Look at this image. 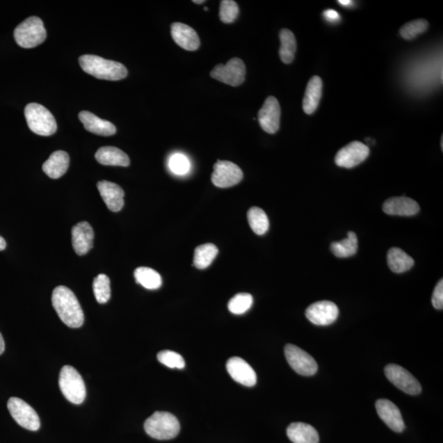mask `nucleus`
Returning a JSON list of instances; mask_svg holds the SVG:
<instances>
[{
  "label": "nucleus",
  "instance_id": "1",
  "mask_svg": "<svg viewBox=\"0 0 443 443\" xmlns=\"http://www.w3.org/2000/svg\"><path fill=\"white\" fill-rule=\"evenodd\" d=\"M52 304L58 317L67 326L77 328L83 325V310L75 294L67 287L58 286L54 289Z\"/></svg>",
  "mask_w": 443,
  "mask_h": 443
},
{
  "label": "nucleus",
  "instance_id": "2",
  "mask_svg": "<svg viewBox=\"0 0 443 443\" xmlns=\"http://www.w3.org/2000/svg\"><path fill=\"white\" fill-rule=\"evenodd\" d=\"M79 63L82 70L95 79L120 81L127 76V67L121 63L108 61L97 56L85 54L79 58Z\"/></svg>",
  "mask_w": 443,
  "mask_h": 443
},
{
  "label": "nucleus",
  "instance_id": "3",
  "mask_svg": "<svg viewBox=\"0 0 443 443\" xmlns=\"http://www.w3.org/2000/svg\"><path fill=\"white\" fill-rule=\"evenodd\" d=\"M145 431L147 435L158 440H170L176 437L180 432V423L175 415L156 411L145 420Z\"/></svg>",
  "mask_w": 443,
  "mask_h": 443
},
{
  "label": "nucleus",
  "instance_id": "4",
  "mask_svg": "<svg viewBox=\"0 0 443 443\" xmlns=\"http://www.w3.org/2000/svg\"><path fill=\"white\" fill-rule=\"evenodd\" d=\"M25 117L30 130L36 135L49 136L57 131L56 118L43 105L36 103L27 104Z\"/></svg>",
  "mask_w": 443,
  "mask_h": 443
},
{
  "label": "nucleus",
  "instance_id": "5",
  "mask_svg": "<svg viewBox=\"0 0 443 443\" xmlns=\"http://www.w3.org/2000/svg\"><path fill=\"white\" fill-rule=\"evenodd\" d=\"M58 385L63 395L71 403L80 405L85 401L86 389L83 379L79 371L70 365L62 368Z\"/></svg>",
  "mask_w": 443,
  "mask_h": 443
},
{
  "label": "nucleus",
  "instance_id": "6",
  "mask_svg": "<svg viewBox=\"0 0 443 443\" xmlns=\"http://www.w3.org/2000/svg\"><path fill=\"white\" fill-rule=\"evenodd\" d=\"M42 20L38 17H30L15 31V38L19 47L24 49H31L38 47L47 39Z\"/></svg>",
  "mask_w": 443,
  "mask_h": 443
},
{
  "label": "nucleus",
  "instance_id": "7",
  "mask_svg": "<svg viewBox=\"0 0 443 443\" xmlns=\"http://www.w3.org/2000/svg\"><path fill=\"white\" fill-rule=\"evenodd\" d=\"M8 409L12 417L19 426L30 431H38L40 427L39 415L26 401L17 397H11L8 401Z\"/></svg>",
  "mask_w": 443,
  "mask_h": 443
},
{
  "label": "nucleus",
  "instance_id": "8",
  "mask_svg": "<svg viewBox=\"0 0 443 443\" xmlns=\"http://www.w3.org/2000/svg\"><path fill=\"white\" fill-rule=\"evenodd\" d=\"M213 79L232 86L243 83L245 76V66L239 58H232L226 65H218L210 72Z\"/></svg>",
  "mask_w": 443,
  "mask_h": 443
},
{
  "label": "nucleus",
  "instance_id": "9",
  "mask_svg": "<svg viewBox=\"0 0 443 443\" xmlns=\"http://www.w3.org/2000/svg\"><path fill=\"white\" fill-rule=\"evenodd\" d=\"M287 362L294 371L303 376H312L318 371V364L307 351L295 345L285 346Z\"/></svg>",
  "mask_w": 443,
  "mask_h": 443
},
{
  "label": "nucleus",
  "instance_id": "10",
  "mask_svg": "<svg viewBox=\"0 0 443 443\" xmlns=\"http://www.w3.org/2000/svg\"><path fill=\"white\" fill-rule=\"evenodd\" d=\"M385 372L388 380L405 394L418 395L421 392L422 387L417 379L400 365L388 364Z\"/></svg>",
  "mask_w": 443,
  "mask_h": 443
},
{
  "label": "nucleus",
  "instance_id": "11",
  "mask_svg": "<svg viewBox=\"0 0 443 443\" xmlns=\"http://www.w3.org/2000/svg\"><path fill=\"white\" fill-rule=\"evenodd\" d=\"M243 178V172L230 161H218L214 166L211 180L219 188H228L239 184Z\"/></svg>",
  "mask_w": 443,
  "mask_h": 443
},
{
  "label": "nucleus",
  "instance_id": "12",
  "mask_svg": "<svg viewBox=\"0 0 443 443\" xmlns=\"http://www.w3.org/2000/svg\"><path fill=\"white\" fill-rule=\"evenodd\" d=\"M369 148L360 141H353L341 148L335 157L337 166L353 168L363 163L369 157Z\"/></svg>",
  "mask_w": 443,
  "mask_h": 443
},
{
  "label": "nucleus",
  "instance_id": "13",
  "mask_svg": "<svg viewBox=\"0 0 443 443\" xmlns=\"http://www.w3.org/2000/svg\"><path fill=\"white\" fill-rule=\"evenodd\" d=\"M339 309L332 301L322 300L315 303L307 308L305 316L315 325L327 326L337 321Z\"/></svg>",
  "mask_w": 443,
  "mask_h": 443
},
{
  "label": "nucleus",
  "instance_id": "14",
  "mask_svg": "<svg viewBox=\"0 0 443 443\" xmlns=\"http://www.w3.org/2000/svg\"><path fill=\"white\" fill-rule=\"evenodd\" d=\"M258 118L264 131L269 134H276L280 127L281 108L275 97H269L266 99L259 111Z\"/></svg>",
  "mask_w": 443,
  "mask_h": 443
},
{
  "label": "nucleus",
  "instance_id": "15",
  "mask_svg": "<svg viewBox=\"0 0 443 443\" xmlns=\"http://www.w3.org/2000/svg\"><path fill=\"white\" fill-rule=\"evenodd\" d=\"M227 371L234 381L245 387L257 385V376L252 367L240 357H232L227 360Z\"/></svg>",
  "mask_w": 443,
  "mask_h": 443
},
{
  "label": "nucleus",
  "instance_id": "16",
  "mask_svg": "<svg viewBox=\"0 0 443 443\" xmlns=\"http://www.w3.org/2000/svg\"><path fill=\"white\" fill-rule=\"evenodd\" d=\"M376 410L383 422H385L392 430L401 433L404 430L405 423L398 408L387 399L378 400Z\"/></svg>",
  "mask_w": 443,
  "mask_h": 443
},
{
  "label": "nucleus",
  "instance_id": "17",
  "mask_svg": "<svg viewBox=\"0 0 443 443\" xmlns=\"http://www.w3.org/2000/svg\"><path fill=\"white\" fill-rule=\"evenodd\" d=\"M94 231L88 222H81L72 227V241L73 249L79 255L88 254L93 248Z\"/></svg>",
  "mask_w": 443,
  "mask_h": 443
},
{
  "label": "nucleus",
  "instance_id": "18",
  "mask_svg": "<svg viewBox=\"0 0 443 443\" xmlns=\"http://www.w3.org/2000/svg\"><path fill=\"white\" fill-rule=\"evenodd\" d=\"M171 34L173 40L182 49L188 51H195L200 47V41L198 34L193 27L188 25L175 22L171 26Z\"/></svg>",
  "mask_w": 443,
  "mask_h": 443
},
{
  "label": "nucleus",
  "instance_id": "19",
  "mask_svg": "<svg viewBox=\"0 0 443 443\" xmlns=\"http://www.w3.org/2000/svg\"><path fill=\"white\" fill-rule=\"evenodd\" d=\"M100 195L112 212H118L124 205V191L111 182L102 181L97 184Z\"/></svg>",
  "mask_w": 443,
  "mask_h": 443
},
{
  "label": "nucleus",
  "instance_id": "20",
  "mask_svg": "<svg viewBox=\"0 0 443 443\" xmlns=\"http://www.w3.org/2000/svg\"><path fill=\"white\" fill-rule=\"evenodd\" d=\"M382 210L388 216L409 217L419 212V205L415 200L401 196L387 200L382 205Z\"/></svg>",
  "mask_w": 443,
  "mask_h": 443
},
{
  "label": "nucleus",
  "instance_id": "21",
  "mask_svg": "<svg viewBox=\"0 0 443 443\" xmlns=\"http://www.w3.org/2000/svg\"><path fill=\"white\" fill-rule=\"evenodd\" d=\"M79 120L85 129L91 134L103 136H111L116 134V127L112 122L102 120L89 111L81 112Z\"/></svg>",
  "mask_w": 443,
  "mask_h": 443
},
{
  "label": "nucleus",
  "instance_id": "22",
  "mask_svg": "<svg viewBox=\"0 0 443 443\" xmlns=\"http://www.w3.org/2000/svg\"><path fill=\"white\" fill-rule=\"evenodd\" d=\"M70 167V155L63 150H58L50 155L42 166V170L50 178L58 179L65 175Z\"/></svg>",
  "mask_w": 443,
  "mask_h": 443
},
{
  "label": "nucleus",
  "instance_id": "23",
  "mask_svg": "<svg viewBox=\"0 0 443 443\" xmlns=\"http://www.w3.org/2000/svg\"><path fill=\"white\" fill-rule=\"evenodd\" d=\"M95 159L103 166L127 167L130 166L129 155L113 146H104L95 153Z\"/></svg>",
  "mask_w": 443,
  "mask_h": 443
},
{
  "label": "nucleus",
  "instance_id": "24",
  "mask_svg": "<svg viewBox=\"0 0 443 443\" xmlns=\"http://www.w3.org/2000/svg\"><path fill=\"white\" fill-rule=\"evenodd\" d=\"M323 81L319 76H314L308 82L303 99V109L307 114L316 111L322 98Z\"/></svg>",
  "mask_w": 443,
  "mask_h": 443
},
{
  "label": "nucleus",
  "instance_id": "25",
  "mask_svg": "<svg viewBox=\"0 0 443 443\" xmlns=\"http://www.w3.org/2000/svg\"><path fill=\"white\" fill-rule=\"evenodd\" d=\"M287 437L293 443H319L316 429L305 423H292L287 429Z\"/></svg>",
  "mask_w": 443,
  "mask_h": 443
},
{
  "label": "nucleus",
  "instance_id": "26",
  "mask_svg": "<svg viewBox=\"0 0 443 443\" xmlns=\"http://www.w3.org/2000/svg\"><path fill=\"white\" fill-rule=\"evenodd\" d=\"M387 264L391 271L396 273H403L414 266V261L404 250L392 248L387 253Z\"/></svg>",
  "mask_w": 443,
  "mask_h": 443
},
{
  "label": "nucleus",
  "instance_id": "27",
  "mask_svg": "<svg viewBox=\"0 0 443 443\" xmlns=\"http://www.w3.org/2000/svg\"><path fill=\"white\" fill-rule=\"evenodd\" d=\"M136 281L146 289L156 290L162 286L161 274L148 267L137 268L134 272Z\"/></svg>",
  "mask_w": 443,
  "mask_h": 443
},
{
  "label": "nucleus",
  "instance_id": "28",
  "mask_svg": "<svg viewBox=\"0 0 443 443\" xmlns=\"http://www.w3.org/2000/svg\"><path fill=\"white\" fill-rule=\"evenodd\" d=\"M358 250V240L355 232H349L346 239L332 242L331 250L335 257L347 258L355 255Z\"/></svg>",
  "mask_w": 443,
  "mask_h": 443
},
{
  "label": "nucleus",
  "instance_id": "29",
  "mask_svg": "<svg viewBox=\"0 0 443 443\" xmlns=\"http://www.w3.org/2000/svg\"><path fill=\"white\" fill-rule=\"evenodd\" d=\"M280 38L281 47L280 56L281 61L289 65L295 58L296 52V40L293 33L289 29H282L280 31Z\"/></svg>",
  "mask_w": 443,
  "mask_h": 443
},
{
  "label": "nucleus",
  "instance_id": "30",
  "mask_svg": "<svg viewBox=\"0 0 443 443\" xmlns=\"http://www.w3.org/2000/svg\"><path fill=\"white\" fill-rule=\"evenodd\" d=\"M218 250L216 245L208 243L199 245L195 250L194 266L199 269H204L210 266L216 258Z\"/></svg>",
  "mask_w": 443,
  "mask_h": 443
},
{
  "label": "nucleus",
  "instance_id": "31",
  "mask_svg": "<svg viewBox=\"0 0 443 443\" xmlns=\"http://www.w3.org/2000/svg\"><path fill=\"white\" fill-rule=\"evenodd\" d=\"M248 218L251 229L255 234H266L269 228V220L266 212L259 207L250 208L248 213Z\"/></svg>",
  "mask_w": 443,
  "mask_h": 443
},
{
  "label": "nucleus",
  "instance_id": "32",
  "mask_svg": "<svg viewBox=\"0 0 443 443\" xmlns=\"http://www.w3.org/2000/svg\"><path fill=\"white\" fill-rule=\"evenodd\" d=\"M95 298L99 304L107 303L111 296V280L105 274H99L93 282Z\"/></svg>",
  "mask_w": 443,
  "mask_h": 443
},
{
  "label": "nucleus",
  "instance_id": "33",
  "mask_svg": "<svg viewBox=\"0 0 443 443\" xmlns=\"http://www.w3.org/2000/svg\"><path fill=\"white\" fill-rule=\"evenodd\" d=\"M253 304L252 296L248 293H239L234 296L228 303V309L234 314H242L248 312Z\"/></svg>",
  "mask_w": 443,
  "mask_h": 443
},
{
  "label": "nucleus",
  "instance_id": "34",
  "mask_svg": "<svg viewBox=\"0 0 443 443\" xmlns=\"http://www.w3.org/2000/svg\"><path fill=\"white\" fill-rule=\"evenodd\" d=\"M428 22L424 19H418L408 22L400 29V34L405 40H410L417 38L420 34L426 33Z\"/></svg>",
  "mask_w": 443,
  "mask_h": 443
},
{
  "label": "nucleus",
  "instance_id": "35",
  "mask_svg": "<svg viewBox=\"0 0 443 443\" xmlns=\"http://www.w3.org/2000/svg\"><path fill=\"white\" fill-rule=\"evenodd\" d=\"M168 168L176 175H186L190 172L191 163L189 159L185 154L180 153L173 154L168 159Z\"/></svg>",
  "mask_w": 443,
  "mask_h": 443
},
{
  "label": "nucleus",
  "instance_id": "36",
  "mask_svg": "<svg viewBox=\"0 0 443 443\" xmlns=\"http://www.w3.org/2000/svg\"><path fill=\"white\" fill-rule=\"evenodd\" d=\"M157 358L159 362L171 369H182L185 367V360L180 354L172 351H162Z\"/></svg>",
  "mask_w": 443,
  "mask_h": 443
},
{
  "label": "nucleus",
  "instance_id": "37",
  "mask_svg": "<svg viewBox=\"0 0 443 443\" xmlns=\"http://www.w3.org/2000/svg\"><path fill=\"white\" fill-rule=\"evenodd\" d=\"M239 15V7L237 3L232 0H223L220 3V10H219V17L225 24H232Z\"/></svg>",
  "mask_w": 443,
  "mask_h": 443
},
{
  "label": "nucleus",
  "instance_id": "38",
  "mask_svg": "<svg viewBox=\"0 0 443 443\" xmlns=\"http://www.w3.org/2000/svg\"><path fill=\"white\" fill-rule=\"evenodd\" d=\"M433 307L437 309H443V281L438 282L432 298Z\"/></svg>",
  "mask_w": 443,
  "mask_h": 443
},
{
  "label": "nucleus",
  "instance_id": "39",
  "mask_svg": "<svg viewBox=\"0 0 443 443\" xmlns=\"http://www.w3.org/2000/svg\"><path fill=\"white\" fill-rule=\"evenodd\" d=\"M323 17H325L328 22H332V24H336V22H339L341 19L339 13L335 10H332V9H327L326 11H324Z\"/></svg>",
  "mask_w": 443,
  "mask_h": 443
},
{
  "label": "nucleus",
  "instance_id": "40",
  "mask_svg": "<svg viewBox=\"0 0 443 443\" xmlns=\"http://www.w3.org/2000/svg\"><path fill=\"white\" fill-rule=\"evenodd\" d=\"M4 350H6V344H4L3 337L0 332V355L3 353Z\"/></svg>",
  "mask_w": 443,
  "mask_h": 443
},
{
  "label": "nucleus",
  "instance_id": "41",
  "mask_svg": "<svg viewBox=\"0 0 443 443\" xmlns=\"http://www.w3.org/2000/svg\"><path fill=\"white\" fill-rule=\"evenodd\" d=\"M339 2L341 6H345V7H348L351 6V4H353V1H350V0H340V1H337Z\"/></svg>",
  "mask_w": 443,
  "mask_h": 443
},
{
  "label": "nucleus",
  "instance_id": "42",
  "mask_svg": "<svg viewBox=\"0 0 443 443\" xmlns=\"http://www.w3.org/2000/svg\"><path fill=\"white\" fill-rule=\"evenodd\" d=\"M6 248V241L3 239L2 236H0V250H3Z\"/></svg>",
  "mask_w": 443,
  "mask_h": 443
},
{
  "label": "nucleus",
  "instance_id": "43",
  "mask_svg": "<svg viewBox=\"0 0 443 443\" xmlns=\"http://www.w3.org/2000/svg\"><path fill=\"white\" fill-rule=\"evenodd\" d=\"M193 2L195 3H198V4H202V3H204V0H199V1H198V0H194Z\"/></svg>",
  "mask_w": 443,
  "mask_h": 443
},
{
  "label": "nucleus",
  "instance_id": "44",
  "mask_svg": "<svg viewBox=\"0 0 443 443\" xmlns=\"http://www.w3.org/2000/svg\"><path fill=\"white\" fill-rule=\"evenodd\" d=\"M441 146H442V148H443V139H442V140H441Z\"/></svg>",
  "mask_w": 443,
  "mask_h": 443
},
{
  "label": "nucleus",
  "instance_id": "45",
  "mask_svg": "<svg viewBox=\"0 0 443 443\" xmlns=\"http://www.w3.org/2000/svg\"><path fill=\"white\" fill-rule=\"evenodd\" d=\"M204 10H205V11H208V8L205 7V8H204Z\"/></svg>",
  "mask_w": 443,
  "mask_h": 443
}]
</instances>
